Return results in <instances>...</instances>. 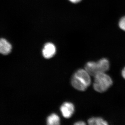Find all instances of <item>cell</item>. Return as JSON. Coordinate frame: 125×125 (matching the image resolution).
I'll use <instances>...</instances> for the list:
<instances>
[{"instance_id":"obj_1","label":"cell","mask_w":125,"mask_h":125,"mask_svg":"<svg viewBox=\"0 0 125 125\" xmlns=\"http://www.w3.org/2000/svg\"><path fill=\"white\" fill-rule=\"evenodd\" d=\"M91 83L90 74L85 69L78 70L72 79V86L79 91H85L89 87Z\"/></svg>"},{"instance_id":"obj_2","label":"cell","mask_w":125,"mask_h":125,"mask_svg":"<svg viewBox=\"0 0 125 125\" xmlns=\"http://www.w3.org/2000/svg\"><path fill=\"white\" fill-rule=\"evenodd\" d=\"M110 64L106 58H102L97 62H89L86 63L85 69L90 75L94 76L99 73H104L109 69Z\"/></svg>"},{"instance_id":"obj_3","label":"cell","mask_w":125,"mask_h":125,"mask_svg":"<svg viewBox=\"0 0 125 125\" xmlns=\"http://www.w3.org/2000/svg\"><path fill=\"white\" fill-rule=\"evenodd\" d=\"M94 77L93 87L96 92L104 93L112 85L113 82L112 78L105 72L98 74Z\"/></svg>"},{"instance_id":"obj_4","label":"cell","mask_w":125,"mask_h":125,"mask_svg":"<svg viewBox=\"0 0 125 125\" xmlns=\"http://www.w3.org/2000/svg\"><path fill=\"white\" fill-rule=\"evenodd\" d=\"M60 109L62 115L66 118L70 117L74 112V105L70 103H65L61 106Z\"/></svg>"},{"instance_id":"obj_5","label":"cell","mask_w":125,"mask_h":125,"mask_svg":"<svg viewBox=\"0 0 125 125\" xmlns=\"http://www.w3.org/2000/svg\"><path fill=\"white\" fill-rule=\"evenodd\" d=\"M55 46L51 43H47L45 44L42 50L43 57L47 59L52 58L56 53Z\"/></svg>"},{"instance_id":"obj_6","label":"cell","mask_w":125,"mask_h":125,"mask_svg":"<svg viewBox=\"0 0 125 125\" xmlns=\"http://www.w3.org/2000/svg\"><path fill=\"white\" fill-rule=\"evenodd\" d=\"M11 45L4 39H1L0 40V52L3 55H6L11 52Z\"/></svg>"},{"instance_id":"obj_7","label":"cell","mask_w":125,"mask_h":125,"mask_svg":"<svg viewBox=\"0 0 125 125\" xmlns=\"http://www.w3.org/2000/svg\"><path fill=\"white\" fill-rule=\"evenodd\" d=\"M89 125H107V122L101 117H92L88 120Z\"/></svg>"},{"instance_id":"obj_8","label":"cell","mask_w":125,"mask_h":125,"mask_svg":"<svg viewBox=\"0 0 125 125\" xmlns=\"http://www.w3.org/2000/svg\"><path fill=\"white\" fill-rule=\"evenodd\" d=\"M60 118L56 114H53L48 117L47 119V124L49 125H60Z\"/></svg>"},{"instance_id":"obj_9","label":"cell","mask_w":125,"mask_h":125,"mask_svg":"<svg viewBox=\"0 0 125 125\" xmlns=\"http://www.w3.org/2000/svg\"><path fill=\"white\" fill-rule=\"evenodd\" d=\"M118 25L121 29L125 31V16L122 17L120 20Z\"/></svg>"},{"instance_id":"obj_10","label":"cell","mask_w":125,"mask_h":125,"mask_svg":"<svg viewBox=\"0 0 125 125\" xmlns=\"http://www.w3.org/2000/svg\"><path fill=\"white\" fill-rule=\"evenodd\" d=\"M85 122L83 121H79L78 122H76V123H75L74 125H85Z\"/></svg>"},{"instance_id":"obj_11","label":"cell","mask_w":125,"mask_h":125,"mask_svg":"<svg viewBox=\"0 0 125 125\" xmlns=\"http://www.w3.org/2000/svg\"><path fill=\"white\" fill-rule=\"evenodd\" d=\"M70 1L73 3H77L80 2L81 0H69Z\"/></svg>"},{"instance_id":"obj_12","label":"cell","mask_w":125,"mask_h":125,"mask_svg":"<svg viewBox=\"0 0 125 125\" xmlns=\"http://www.w3.org/2000/svg\"><path fill=\"white\" fill-rule=\"evenodd\" d=\"M122 75L125 79V67H124L122 72Z\"/></svg>"}]
</instances>
